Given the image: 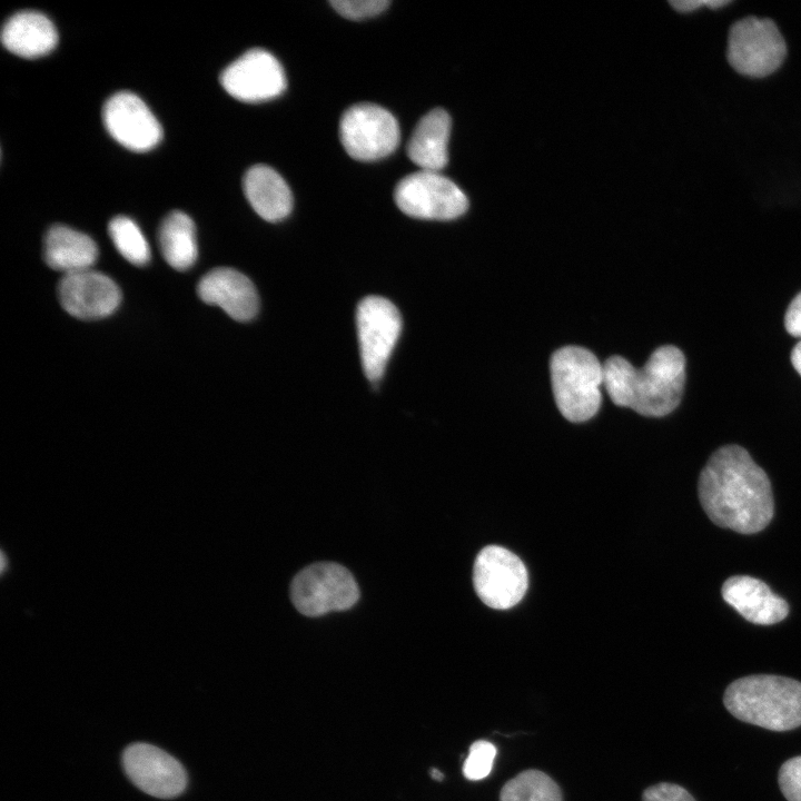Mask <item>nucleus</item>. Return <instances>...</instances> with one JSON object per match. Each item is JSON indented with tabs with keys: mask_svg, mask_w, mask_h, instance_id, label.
<instances>
[{
	"mask_svg": "<svg viewBox=\"0 0 801 801\" xmlns=\"http://www.w3.org/2000/svg\"><path fill=\"white\" fill-rule=\"evenodd\" d=\"M102 121L109 135L131 151H148L162 138L157 118L145 101L130 91H119L107 99Z\"/></svg>",
	"mask_w": 801,
	"mask_h": 801,
	"instance_id": "obj_12",
	"label": "nucleus"
},
{
	"mask_svg": "<svg viewBox=\"0 0 801 801\" xmlns=\"http://www.w3.org/2000/svg\"><path fill=\"white\" fill-rule=\"evenodd\" d=\"M451 125L449 115L442 108L431 110L417 122L406 151L421 170L438 172L446 166Z\"/></svg>",
	"mask_w": 801,
	"mask_h": 801,
	"instance_id": "obj_19",
	"label": "nucleus"
},
{
	"mask_svg": "<svg viewBox=\"0 0 801 801\" xmlns=\"http://www.w3.org/2000/svg\"><path fill=\"white\" fill-rule=\"evenodd\" d=\"M778 781L788 801H801V755L789 759L781 765Z\"/></svg>",
	"mask_w": 801,
	"mask_h": 801,
	"instance_id": "obj_26",
	"label": "nucleus"
},
{
	"mask_svg": "<svg viewBox=\"0 0 801 801\" xmlns=\"http://www.w3.org/2000/svg\"><path fill=\"white\" fill-rule=\"evenodd\" d=\"M500 801H563L557 783L546 773L530 769L508 780L500 792Z\"/></svg>",
	"mask_w": 801,
	"mask_h": 801,
	"instance_id": "obj_22",
	"label": "nucleus"
},
{
	"mask_svg": "<svg viewBox=\"0 0 801 801\" xmlns=\"http://www.w3.org/2000/svg\"><path fill=\"white\" fill-rule=\"evenodd\" d=\"M356 324L364 373L377 382L399 337L402 317L388 299L368 296L357 306Z\"/></svg>",
	"mask_w": 801,
	"mask_h": 801,
	"instance_id": "obj_9",
	"label": "nucleus"
},
{
	"mask_svg": "<svg viewBox=\"0 0 801 801\" xmlns=\"http://www.w3.org/2000/svg\"><path fill=\"white\" fill-rule=\"evenodd\" d=\"M122 763L128 778L147 794L170 799L186 789L187 774L182 765L155 745H129L123 752Z\"/></svg>",
	"mask_w": 801,
	"mask_h": 801,
	"instance_id": "obj_13",
	"label": "nucleus"
},
{
	"mask_svg": "<svg viewBox=\"0 0 801 801\" xmlns=\"http://www.w3.org/2000/svg\"><path fill=\"white\" fill-rule=\"evenodd\" d=\"M730 2V0H673L670 1V4L678 11L689 12L703 4L709 6L711 9H718Z\"/></svg>",
	"mask_w": 801,
	"mask_h": 801,
	"instance_id": "obj_29",
	"label": "nucleus"
},
{
	"mask_svg": "<svg viewBox=\"0 0 801 801\" xmlns=\"http://www.w3.org/2000/svg\"><path fill=\"white\" fill-rule=\"evenodd\" d=\"M791 363L801 376V340L794 346L791 353Z\"/></svg>",
	"mask_w": 801,
	"mask_h": 801,
	"instance_id": "obj_30",
	"label": "nucleus"
},
{
	"mask_svg": "<svg viewBox=\"0 0 801 801\" xmlns=\"http://www.w3.org/2000/svg\"><path fill=\"white\" fill-rule=\"evenodd\" d=\"M552 388L561 414L570 422L592 418L601 406L604 368L596 356L578 346H565L551 357Z\"/></svg>",
	"mask_w": 801,
	"mask_h": 801,
	"instance_id": "obj_4",
	"label": "nucleus"
},
{
	"mask_svg": "<svg viewBox=\"0 0 801 801\" xmlns=\"http://www.w3.org/2000/svg\"><path fill=\"white\" fill-rule=\"evenodd\" d=\"M222 88L244 102H261L286 89L280 62L269 51L254 48L228 65L220 75Z\"/></svg>",
	"mask_w": 801,
	"mask_h": 801,
	"instance_id": "obj_11",
	"label": "nucleus"
},
{
	"mask_svg": "<svg viewBox=\"0 0 801 801\" xmlns=\"http://www.w3.org/2000/svg\"><path fill=\"white\" fill-rule=\"evenodd\" d=\"M698 491L704 512L720 527L753 534L773 517L770 479L739 445L722 446L711 455L700 474Z\"/></svg>",
	"mask_w": 801,
	"mask_h": 801,
	"instance_id": "obj_1",
	"label": "nucleus"
},
{
	"mask_svg": "<svg viewBox=\"0 0 801 801\" xmlns=\"http://www.w3.org/2000/svg\"><path fill=\"white\" fill-rule=\"evenodd\" d=\"M642 801H695L681 785L661 782L649 787L642 794Z\"/></svg>",
	"mask_w": 801,
	"mask_h": 801,
	"instance_id": "obj_27",
	"label": "nucleus"
},
{
	"mask_svg": "<svg viewBox=\"0 0 801 801\" xmlns=\"http://www.w3.org/2000/svg\"><path fill=\"white\" fill-rule=\"evenodd\" d=\"M721 593L730 606L754 624H775L789 613L785 600L774 594L764 582L749 575L729 577L723 583Z\"/></svg>",
	"mask_w": 801,
	"mask_h": 801,
	"instance_id": "obj_16",
	"label": "nucleus"
},
{
	"mask_svg": "<svg viewBox=\"0 0 801 801\" xmlns=\"http://www.w3.org/2000/svg\"><path fill=\"white\" fill-rule=\"evenodd\" d=\"M197 294L204 303L219 306L239 322L250 320L258 312L259 299L254 284L233 268H215L204 275Z\"/></svg>",
	"mask_w": 801,
	"mask_h": 801,
	"instance_id": "obj_15",
	"label": "nucleus"
},
{
	"mask_svg": "<svg viewBox=\"0 0 801 801\" xmlns=\"http://www.w3.org/2000/svg\"><path fill=\"white\" fill-rule=\"evenodd\" d=\"M158 243L165 260L176 270H187L198 255L192 219L180 210L169 212L160 224Z\"/></svg>",
	"mask_w": 801,
	"mask_h": 801,
	"instance_id": "obj_21",
	"label": "nucleus"
},
{
	"mask_svg": "<svg viewBox=\"0 0 801 801\" xmlns=\"http://www.w3.org/2000/svg\"><path fill=\"white\" fill-rule=\"evenodd\" d=\"M243 189L253 209L267 221L289 215L293 195L284 178L267 165L250 167L243 178Z\"/></svg>",
	"mask_w": 801,
	"mask_h": 801,
	"instance_id": "obj_18",
	"label": "nucleus"
},
{
	"mask_svg": "<svg viewBox=\"0 0 801 801\" xmlns=\"http://www.w3.org/2000/svg\"><path fill=\"white\" fill-rule=\"evenodd\" d=\"M58 297L71 316L96 319L118 308L121 291L109 276L90 268L63 275L58 284Z\"/></svg>",
	"mask_w": 801,
	"mask_h": 801,
	"instance_id": "obj_14",
	"label": "nucleus"
},
{
	"mask_svg": "<svg viewBox=\"0 0 801 801\" xmlns=\"http://www.w3.org/2000/svg\"><path fill=\"white\" fill-rule=\"evenodd\" d=\"M723 703L736 719L772 731L801 725V682L780 675L756 674L733 681Z\"/></svg>",
	"mask_w": 801,
	"mask_h": 801,
	"instance_id": "obj_3",
	"label": "nucleus"
},
{
	"mask_svg": "<svg viewBox=\"0 0 801 801\" xmlns=\"http://www.w3.org/2000/svg\"><path fill=\"white\" fill-rule=\"evenodd\" d=\"M290 597L298 612L314 617L352 607L358 601L359 590L344 566L315 563L294 577Z\"/></svg>",
	"mask_w": 801,
	"mask_h": 801,
	"instance_id": "obj_6",
	"label": "nucleus"
},
{
	"mask_svg": "<svg viewBox=\"0 0 801 801\" xmlns=\"http://www.w3.org/2000/svg\"><path fill=\"white\" fill-rule=\"evenodd\" d=\"M473 583L484 604L495 610H507L525 595L528 576L516 554L498 545H488L475 558Z\"/></svg>",
	"mask_w": 801,
	"mask_h": 801,
	"instance_id": "obj_10",
	"label": "nucleus"
},
{
	"mask_svg": "<svg viewBox=\"0 0 801 801\" xmlns=\"http://www.w3.org/2000/svg\"><path fill=\"white\" fill-rule=\"evenodd\" d=\"M785 55V41L769 18L745 17L729 30L726 58L741 75L767 77L782 65Z\"/></svg>",
	"mask_w": 801,
	"mask_h": 801,
	"instance_id": "obj_5",
	"label": "nucleus"
},
{
	"mask_svg": "<svg viewBox=\"0 0 801 801\" xmlns=\"http://www.w3.org/2000/svg\"><path fill=\"white\" fill-rule=\"evenodd\" d=\"M108 234L120 255L136 266L150 260V248L139 226L129 217L117 216L109 221Z\"/></svg>",
	"mask_w": 801,
	"mask_h": 801,
	"instance_id": "obj_23",
	"label": "nucleus"
},
{
	"mask_svg": "<svg viewBox=\"0 0 801 801\" xmlns=\"http://www.w3.org/2000/svg\"><path fill=\"white\" fill-rule=\"evenodd\" d=\"M399 126L385 108L368 102L345 110L339 137L346 152L360 161H375L390 155L399 142Z\"/></svg>",
	"mask_w": 801,
	"mask_h": 801,
	"instance_id": "obj_7",
	"label": "nucleus"
},
{
	"mask_svg": "<svg viewBox=\"0 0 801 801\" xmlns=\"http://www.w3.org/2000/svg\"><path fill=\"white\" fill-rule=\"evenodd\" d=\"M497 750L495 745L486 740L475 741L463 764V774L471 781H478L486 778L492 769Z\"/></svg>",
	"mask_w": 801,
	"mask_h": 801,
	"instance_id": "obj_24",
	"label": "nucleus"
},
{
	"mask_svg": "<svg viewBox=\"0 0 801 801\" xmlns=\"http://www.w3.org/2000/svg\"><path fill=\"white\" fill-rule=\"evenodd\" d=\"M43 254L50 268L67 275L90 269L98 258V247L88 235L55 225L46 234Z\"/></svg>",
	"mask_w": 801,
	"mask_h": 801,
	"instance_id": "obj_20",
	"label": "nucleus"
},
{
	"mask_svg": "<svg viewBox=\"0 0 801 801\" xmlns=\"http://www.w3.org/2000/svg\"><path fill=\"white\" fill-rule=\"evenodd\" d=\"M394 200L405 215L419 219H455L468 208V200L456 184L437 171L427 170L400 179Z\"/></svg>",
	"mask_w": 801,
	"mask_h": 801,
	"instance_id": "obj_8",
	"label": "nucleus"
},
{
	"mask_svg": "<svg viewBox=\"0 0 801 801\" xmlns=\"http://www.w3.org/2000/svg\"><path fill=\"white\" fill-rule=\"evenodd\" d=\"M431 775H432L433 779H435V780H437V781H442L443 778H444L443 773H442L441 771H438L437 769H432V770H431Z\"/></svg>",
	"mask_w": 801,
	"mask_h": 801,
	"instance_id": "obj_31",
	"label": "nucleus"
},
{
	"mask_svg": "<svg viewBox=\"0 0 801 801\" xmlns=\"http://www.w3.org/2000/svg\"><path fill=\"white\" fill-rule=\"evenodd\" d=\"M3 47L22 58H38L49 53L58 42V32L51 20L34 10L16 12L1 30Z\"/></svg>",
	"mask_w": 801,
	"mask_h": 801,
	"instance_id": "obj_17",
	"label": "nucleus"
},
{
	"mask_svg": "<svg viewBox=\"0 0 801 801\" xmlns=\"http://www.w3.org/2000/svg\"><path fill=\"white\" fill-rule=\"evenodd\" d=\"M604 387L611 400L644 416L670 414L680 404L685 383V358L675 346H661L642 368L620 356L604 364Z\"/></svg>",
	"mask_w": 801,
	"mask_h": 801,
	"instance_id": "obj_2",
	"label": "nucleus"
},
{
	"mask_svg": "<svg viewBox=\"0 0 801 801\" xmlns=\"http://www.w3.org/2000/svg\"><path fill=\"white\" fill-rule=\"evenodd\" d=\"M332 7L343 17L360 20L383 12L390 2L388 0H332Z\"/></svg>",
	"mask_w": 801,
	"mask_h": 801,
	"instance_id": "obj_25",
	"label": "nucleus"
},
{
	"mask_svg": "<svg viewBox=\"0 0 801 801\" xmlns=\"http://www.w3.org/2000/svg\"><path fill=\"white\" fill-rule=\"evenodd\" d=\"M784 326L790 335L801 337V291L792 299L787 309Z\"/></svg>",
	"mask_w": 801,
	"mask_h": 801,
	"instance_id": "obj_28",
	"label": "nucleus"
}]
</instances>
